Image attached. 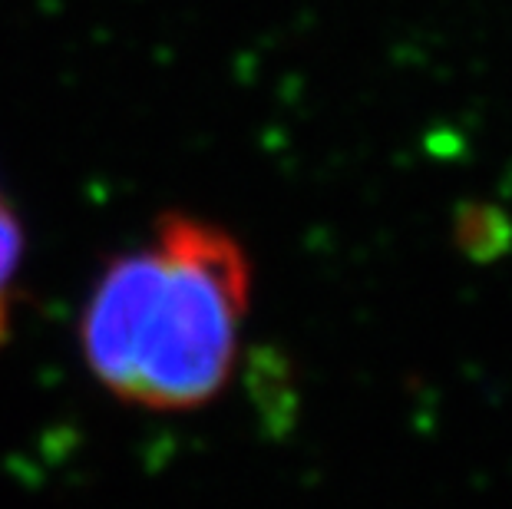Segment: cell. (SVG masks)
<instances>
[{
  "label": "cell",
  "mask_w": 512,
  "mask_h": 509,
  "mask_svg": "<svg viewBox=\"0 0 512 509\" xmlns=\"http://www.w3.org/2000/svg\"><path fill=\"white\" fill-rule=\"evenodd\" d=\"M252 301V262L222 225L166 215L96 278L80 351L113 397L146 410H195L235 371Z\"/></svg>",
  "instance_id": "cell-1"
},
{
  "label": "cell",
  "mask_w": 512,
  "mask_h": 509,
  "mask_svg": "<svg viewBox=\"0 0 512 509\" xmlns=\"http://www.w3.org/2000/svg\"><path fill=\"white\" fill-rule=\"evenodd\" d=\"M20 258H24V232H20L17 215L0 192V344H4L10 328V301H14Z\"/></svg>",
  "instance_id": "cell-2"
}]
</instances>
